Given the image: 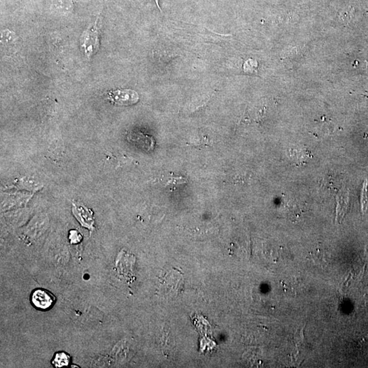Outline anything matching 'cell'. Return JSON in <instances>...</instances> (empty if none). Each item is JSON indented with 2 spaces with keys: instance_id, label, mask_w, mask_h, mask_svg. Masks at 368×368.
Wrapping results in <instances>:
<instances>
[{
  "instance_id": "5",
  "label": "cell",
  "mask_w": 368,
  "mask_h": 368,
  "mask_svg": "<svg viewBox=\"0 0 368 368\" xmlns=\"http://www.w3.org/2000/svg\"><path fill=\"white\" fill-rule=\"evenodd\" d=\"M149 136L147 135H142V134H139V135H133V139L131 138V140L133 141L135 143V144L139 145V146L143 147V149H145L147 150H152L153 145H154V141L152 137L150 139L145 140L144 139H147Z\"/></svg>"
},
{
  "instance_id": "6",
  "label": "cell",
  "mask_w": 368,
  "mask_h": 368,
  "mask_svg": "<svg viewBox=\"0 0 368 368\" xmlns=\"http://www.w3.org/2000/svg\"><path fill=\"white\" fill-rule=\"evenodd\" d=\"M69 239L71 244H78L82 241L83 236L78 230H71L69 232Z\"/></svg>"
},
{
  "instance_id": "2",
  "label": "cell",
  "mask_w": 368,
  "mask_h": 368,
  "mask_svg": "<svg viewBox=\"0 0 368 368\" xmlns=\"http://www.w3.org/2000/svg\"><path fill=\"white\" fill-rule=\"evenodd\" d=\"M108 99L112 103L119 106H129L136 104L139 96L136 91L133 90H117L108 93Z\"/></svg>"
},
{
  "instance_id": "1",
  "label": "cell",
  "mask_w": 368,
  "mask_h": 368,
  "mask_svg": "<svg viewBox=\"0 0 368 368\" xmlns=\"http://www.w3.org/2000/svg\"><path fill=\"white\" fill-rule=\"evenodd\" d=\"M56 300L55 296L44 288H36L30 294L31 303L38 311H49L55 305Z\"/></svg>"
},
{
  "instance_id": "3",
  "label": "cell",
  "mask_w": 368,
  "mask_h": 368,
  "mask_svg": "<svg viewBox=\"0 0 368 368\" xmlns=\"http://www.w3.org/2000/svg\"><path fill=\"white\" fill-rule=\"evenodd\" d=\"M73 214L83 227L89 230L94 229V218L93 212L84 205L73 203Z\"/></svg>"
},
{
  "instance_id": "4",
  "label": "cell",
  "mask_w": 368,
  "mask_h": 368,
  "mask_svg": "<svg viewBox=\"0 0 368 368\" xmlns=\"http://www.w3.org/2000/svg\"><path fill=\"white\" fill-rule=\"evenodd\" d=\"M71 362V356L67 352L59 351L55 352L51 361V364L55 367H67Z\"/></svg>"
}]
</instances>
